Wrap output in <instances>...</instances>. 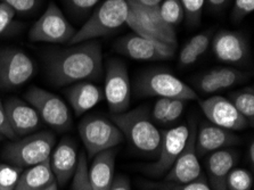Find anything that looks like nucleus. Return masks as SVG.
<instances>
[{
  "label": "nucleus",
  "mask_w": 254,
  "mask_h": 190,
  "mask_svg": "<svg viewBox=\"0 0 254 190\" xmlns=\"http://www.w3.org/2000/svg\"><path fill=\"white\" fill-rule=\"evenodd\" d=\"M15 11L7 6L6 3L0 2V34H2L8 29V26L13 22Z\"/></svg>",
  "instance_id": "obj_39"
},
{
  "label": "nucleus",
  "mask_w": 254,
  "mask_h": 190,
  "mask_svg": "<svg viewBox=\"0 0 254 190\" xmlns=\"http://www.w3.org/2000/svg\"><path fill=\"white\" fill-rule=\"evenodd\" d=\"M243 72L232 67H217L199 75L195 81V86L205 95L228 89L245 80Z\"/></svg>",
  "instance_id": "obj_21"
},
{
  "label": "nucleus",
  "mask_w": 254,
  "mask_h": 190,
  "mask_svg": "<svg viewBox=\"0 0 254 190\" xmlns=\"http://www.w3.org/2000/svg\"><path fill=\"white\" fill-rule=\"evenodd\" d=\"M36 66L29 55L17 48L0 49V88L13 90L33 76Z\"/></svg>",
  "instance_id": "obj_11"
},
{
  "label": "nucleus",
  "mask_w": 254,
  "mask_h": 190,
  "mask_svg": "<svg viewBox=\"0 0 254 190\" xmlns=\"http://www.w3.org/2000/svg\"><path fill=\"white\" fill-rule=\"evenodd\" d=\"M51 169L59 186L66 185L74 174L78 164V149L74 141L70 138H64L53 149L51 157Z\"/></svg>",
  "instance_id": "obj_18"
},
{
  "label": "nucleus",
  "mask_w": 254,
  "mask_h": 190,
  "mask_svg": "<svg viewBox=\"0 0 254 190\" xmlns=\"http://www.w3.org/2000/svg\"><path fill=\"white\" fill-rule=\"evenodd\" d=\"M159 11L163 21L175 29L184 21L185 13L179 0H163L159 6Z\"/></svg>",
  "instance_id": "obj_26"
},
{
  "label": "nucleus",
  "mask_w": 254,
  "mask_h": 190,
  "mask_svg": "<svg viewBox=\"0 0 254 190\" xmlns=\"http://www.w3.org/2000/svg\"><path fill=\"white\" fill-rule=\"evenodd\" d=\"M201 110L211 124L230 131L243 130L249 123L229 99L221 96H211L202 100Z\"/></svg>",
  "instance_id": "obj_15"
},
{
  "label": "nucleus",
  "mask_w": 254,
  "mask_h": 190,
  "mask_svg": "<svg viewBox=\"0 0 254 190\" xmlns=\"http://www.w3.org/2000/svg\"><path fill=\"white\" fill-rule=\"evenodd\" d=\"M172 99L169 98H159L157 102L154 104V107L152 110L151 113V119L153 121H155L157 123L162 124L163 120L165 118V115L168 113L169 106H170Z\"/></svg>",
  "instance_id": "obj_37"
},
{
  "label": "nucleus",
  "mask_w": 254,
  "mask_h": 190,
  "mask_svg": "<svg viewBox=\"0 0 254 190\" xmlns=\"http://www.w3.org/2000/svg\"><path fill=\"white\" fill-rule=\"evenodd\" d=\"M110 190H131V188L129 180L126 177H118L117 179H114Z\"/></svg>",
  "instance_id": "obj_41"
},
{
  "label": "nucleus",
  "mask_w": 254,
  "mask_h": 190,
  "mask_svg": "<svg viewBox=\"0 0 254 190\" xmlns=\"http://www.w3.org/2000/svg\"><path fill=\"white\" fill-rule=\"evenodd\" d=\"M230 0H205L207 6L210 7V9L213 11H221L224 10L227 5H228Z\"/></svg>",
  "instance_id": "obj_42"
},
{
  "label": "nucleus",
  "mask_w": 254,
  "mask_h": 190,
  "mask_svg": "<svg viewBox=\"0 0 254 190\" xmlns=\"http://www.w3.org/2000/svg\"><path fill=\"white\" fill-rule=\"evenodd\" d=\"M212 48L218 60L227 64L243 65L250 58L249 42L237 31H218L212 39Z\"/></svg>",
  "instance_id": "obj_16"
},
{
  "label": "nucleus",
  "mask_w": 254,
  "mask_h": 190,
  "mask_svg": "<svg viewBox=\"0 0 254 190\" xmlns=\"http://www.w3.org/2000/svg\"><path fill=\"white\" fill-rule=\"evenodd\" d=\"M238 158L234 149L224 148L211 153L206 160L209 186L212 190H227L226 181Z\"/></svg>",
  "instance_id": "obj_20"
},
{
  "label": "nucleus",
  "mask_w": 254,
  "mask_h": 190,
  "mask_svg": "<svg viewBox=\"0 0 254 190\" xmlns=\"http://www.w3.org/2000/svg\"><path fill=\"white\" fill-rule=\"evenodd\" d=\"M3 106L7 120L16 138L29 135L40 127L42 122L40 116L28 102L18 98H9Z\"/></svg>",
  "instance_id": "obj_17"
},
{
  "label": "nucleus",
  "mask_w": 254,
  "mask_h": 190,
  "mask_svg": "<svg viewBox=\"0 0 254 190\" xmlns=\"http://www.w3.org/2000/svg\"><path fill=\"white\" fill-rule=\"evenodd\" d=\"M68 103L76 115H82L94 108L104 98L102 89L96 84L82 81L73 83L66 90Z\"/></svg>",
  "instance_id": "obj_23"
},
{
  "label": "nucleus",
  "mask_w": 254,
  "mask_h": 190,
  "mask_svg": "<svg viewBox=\"0 0 254 190\" xmlns=\"http://www.w3.org/2000/svg\"><path fill=\"white\" fill-rule=\"evenodd\" d=\"M254 10V0H234L232 10V21L238 23L252 14Z\"/></svg>",
  "instance_id": "obj_33"
},
{
  "label": "nucleus",
  "mask_w": 254,
  "mask_h": 190,
  "mask_svg": "<svg viewBox=\"0 0 254 190\" xmlns=\"http://www.w3.org/2000/svg\"><path fill=\"white\" fill-rule=\"evenodd\" d=\"M186 106V102L182 99H172L170 106H169L168 113L165 115L162 124H169L178 120L182 116L183 112Z\"/></svg>",
  "instance_id": "obj_36"
},
{
  "label": "nucleus",
  "mask_w": 254,
  "mask_h": 190,
  "mask_svg": "<svg viewBox=\"0 0 254 190\" xmlns=\"http://www.w3.org/2000/svg\"><path fill=\"white\" fill-rule=\"evenodd\" d=\"M3 138H5V137H3V135L0 134V141H2V140H3Z\"/></svg>",
  "instance_id": "obj_46"
},
{
  "label": "nucleus",
  "mask_w": 254,
  "mask_h": 190,
  "mask_svg": "<svg viewBox=\"0 0 254 190\" xmlns=\"http://www.w3.org/2000/svg\"><path fill=\"white\" fill-rule=\"evenodd\" d=\"M72 178V190H94L88 177V162L84 153L79 154L78 164Z\"/></svg>",
  "instance_id": "obj_29"
},
{
  "label": "nucleus",
  "mask_w": 254,
  "mask_h": 190,
  "mask_svg": "<svg viewBox=\"0 0 254 190\" xmlns=\"http://www.w3.org/2000/svg\"><path fill=\"white\" fill-rule=\"evenodd\" d=\"M0 134L3 135L5 138L10 139V140H15L16 139V135H15L13 130H11L8 120H7L5 106H3V103L1 100H0Z\"/></svg>",
  "instance_id": "obj_40"
},
{
  "label": "nucleus",
  "mask_w": 254,
  "mask_h": 190,
  "mask_svg": "<svg viewBox=\"0 0 254 190\" xmlns=\"http://www.w3.org/2000/svg\"><path fill=\"white\" fill-rule=\"evenodd\" d=\"M129 10L127 0H105L76 31L68 45L110 36L126 24Z\"/></svg>",
  "instance_id": "obj_3"
},
{
  "label": "nucleus",
  "mask_w": 254,
  "mask_h": 190,
  "mask_svg": "<svg viewBox=\"0 0 254 190\" xmlns=\"http://www.w3.org/2000/svg\"><path fill=\"white\" fill-rule=\"evenodd\" d=\"M145 187L149 190H212L206 179L202 176L199 179L188 184H176V182H146Z\"/></svg>",
  "instance_id": "obj_27"
},
{
  "label": "nucleus",
  "mask_w": 254,
  "mask_h": 190,
  "mask_svg": "<svg viewBox=\"0 0 254 190\" xmlns=\"http://www.w3.org/2000/svg\"><path fill=\"white\" fill-rule=\"evenodd\" d=\"M75 32L76 31L64 16L60 7L51 2L45 13L29 31V39L32 42L68 44Z\"/></svg>",
  "instance_id": "obj_9"
},
{
  "label": "nucleus",
  "mask_w": 254,
  "mask_h": 190,
  "mask_svg": "<svg viewBox=\"0 0 254 190\" xmlns=\"http://www.w3.org/2000/svg\"><path fill=\"white\" fill-rule=\"evenodd\" d=\"M230 102L241 115L248 121L249 126L253 127L254 123V90L252 87L236 91L230 95Z\"/></svg>",
  "instance_id": "obj_25"
},
{
  "label": "nucleus",
  "mask_w": 254,
  "mask_h": 190,
  "mask_svg": "<svg viewBox=\"0 0 254 190\" xmlns=\"http://www.w3.org/2000/svg\"><path fill=\"white\" fill-rule=\"evenodd\" d=\"M188 134H190V129L186 126H178L173 129L163 131L156 161L153 164L146 166L145 172L154 178L164 177L183 152Z\"/></svg>",
  "instance_id": "obj_12"
},
{
  "label": "nucleus",
  "mask_w": 254,
  "mask_h": 190,
  "mask_svg": "<svg viewBox=\"0 0 254 190\" xmlns=\"http://www.w3.org/2000/svg\"><path fill=\"white\" fill-rule=\"evenodd\" d=\"M54 182H56L55 177L51 169V163L47 160L40 164L30 166L21 173L14 190H42Z\"/></svg>",
  "instance_id": "obj_24"
},
{
  "label": "nucleus",
  "mask_w": 254,
  "mask_h": 190,
  "mask_svg": "<svg viewBox=\"0 0 254 190\" xmlns=\"http://www.w3.org/2000/svg\"><path fill=\"white\" fill-rule=\"evenodd\" d=\"M211 37H212V32H211V31H205V32L203 33L196 34V36L191 38L187 44L190 46L191 49H193L196 54H197L198 57H201L206 53V50L210 47Z\"/></svg>",
  "instance_id": "obj_34"
},
{
  "label": "nucleus",
  "mask_w": 254,
  "mask_h": 190,
  "mask_svg": "<svg viewBox=\"0 0 254 190\" xmlns=\"http://www.w3.org/2000/svg\"><path fill=\"white\" fill-rule=\"evenodd\" d=\"M114 49L121 55L134 61H167L173 57L176 48L151 41L137 34L126 36L114 44Z\"/></svg>",
  "instance_id": "obj_13"
},
{
  "label": "nucleus",
  "mask_w": 254,
  "mask_h": 190,
  "mask_svg": "<svg viewBox=\"0 0 254 190\" xmlns=\"http://www.w3.org/2000/svg\"><path fill=\"white\" fill-rule=\"evenodd\" d=\"M55 145L56 137L52 132L31 133L9 142L3 150V157L18 168H30L49 160Z\"/></svg>",
  "instance_id": "obj_5"
},
{
  "label": "nucleus",
  "mask_w": 254,
  "mask_h": 190,
  "mask_svg": "<svg viewBox=\"0 0 254 190\" xmlns=\"http://www.w3.org/2000/svg\"><path fill=\"white\" fill-rule=\"evenodd\" d=\"M129 5V15L126 24L134 34L151 41L171 46L177 49L176 30L168 25L161 17L159 7L148 8L137 0H127Z\"/></svg>",
  "instance_id": "obj_4"
},
{
  "label": "nucleus",
  "mask_w": 254,
  "mask_h": 190,
  "mask_svg": "<svg viewBox=\"0 0 254 190\" xmlns=\"http://www.w3.org/2000/svg\"><path fill=\"white\" fill-rule=\"evenodd\" d=\"M0 2L6 3L15 13L29 14L32 13L39 6L40 0H0Z\"/></svg>",
  "instance_id": "obj_35"
},
{
  "label": "nucleus",
  "mask_w": 254,
  "mask_h": 190,
  "mask_svg": "<svg viewBox=\"0 0 254 190\" xmlns=\"http://www.w3.org/2000/svg\"><path fill=\"white\" fill-rule=\"evenodd\" d=\"M238 142L240 138L230 130L213 124H203L196 132L195 149L197 156L202 157L206 154L236 145Z\"/></svg>",
  "instance_id": "obj_19"
},
{
  "label": "nucleus",
  "mask_w": 254,
  "mask_h": 190,
  "mask_svg": "<svg viewBox=\"0 0 254 190\" xmlns=\"http://www.w3.org/2000/svg\"><path fill=\"white\" fill-rule=\"evenodd\" d=\"M249 161L251 163V165H254V142L251 141L250 143V148H249Z\"/></svg>",
  "instance_id": "obj_44"
},
{
  "label": "nucleus",
  "mask_w": 254,
  "mask_h": 190,
  "mask_svg": "<svg viewBox=\"0 0 254 190\" xmlns=\"http://www.w3.org/2000/svg\"><path fill=\"white\" fill-rule=\"evenodd\" d=\"M115 157L117 150L114 148L104 150L94 156L91 165L88 166L91 187L94 190H110L114 181Z\"/></svg>",
  "instance_id": "obj_22"
},
{
  "label": "nucleus",
  "mask_w": 254,
  "mask_h": 190,
  "mask_svg": "<svg viewBox=\"0 0 254 190\" xmlns=\"http://www.w3.org/2000/svg\"><path fill=\"white\" fill-rule=\"evenodd\" d=\"M227 190H251L253 177L244 169H233L227 177Z\"/></svg>",
  "instance_id": "obj_28"
},
{
  "label": "nucleus",
  "mask_w": 254,
  "mask_h": 190,
  "mask_svg": "<svg viewBox=\"0 0 254 190\" xmlns=\"http://www.w3.org/2000/svg\"><path fill=\"white\" fill-rule=\"evenodd\" d=\"M25 100L37 113L41 121L56 131H67L72 127V116L67 105L59 96L39 87H32L25 92Z\"/></svg>",
  "instance_id": "obj_8"
},
{
  "label": "nucleus",
  "mask_w": 254,
  "mask_h": 190,
  "mask_svg": "<svg viewBox=\"0 0 254 190\" xmlns=\"http://www.w3.org/2000/svg\"><path fill=\"white\" fill-rule=\"evenodd\" d=\"M196 132L197 124L193 122L190 129V134L183 152L177 158L175 164L164 176V181L176 182V184H188L199 179L203 176L198 156L195 149Z\"/></svg>",
  "instance_id": "obj_14"
},
{
  "label": "nucleus",
  "mask_w": 254,
  "mask_h": 190,
  "mask_svg": "<svg viewBox=\"0 0 254 190\" xmlns=\"http://www.w3.org/2000/svg\"><path fill=\"white\" fill-rule=\"evenodd\" d=\"M182 3L185 18L190 26L198 25L202 18V11L205 6V0H179Z\"/></svg>",
  "instance_id": "obj_31"
},
{
  "label": "nucleus",
  "mask_w": 254,
  "mask_h": 190,
  "mask_svg": "<svg viewBox=\"0 0 254 190\" xmlns=\"http://www.w3.org/2000/svg\"><path fill=\"white\" fill-rule=\"evenodd\" d=\"M137 92L141 96L157 98L196 100L198 95L193 88L164 69H151L144 72L137 79Z\"/></svg>",
  "instance_id": "obj_6"
},
{
  "label": "nucleus",
  "mask_w": 254,
  "mask_h": 190,
  "mask_svg": "<svg viewBox=\"0 0 254 190\" xmlns=\"http://www.w3.org/2000/svg\"><path fill=\"white\" fill-rule=\"evenodd\" d=\"M137 1L148 8H157L163 0H137Z\"/></svg>",
  "instance_id": "obj_43"
},
{
  "label": "nucleus",
  "mask_w": 254,
  "mask_h": 190,
  "mask_svg": "<svg viewBox=\"0 0 254 190\" xmlns=\"http://www.w3.org/2000/svg\"><path fill=\"white\" fill-rule=\"evenodd\" d=\"M198 55L196 54L188 44H186L180 50L179 54V65L182 67H187L195 64L198 60Z\"/></svg>",
  "instance_id": "obj_38"
},
{
  "label": "nucleus",
  "mask_w": 254,
  "mask_h": 190,
  "mask_svg": "<svg viewBox=\"0 0 254 190\" xmlns=\"http://www.w3.org/2000/svg\"><path fill=\"white\" fill-rule=\"evenodd\" d=\"M22 168L13 164H0V190H14L20 179Z\"/></svg>",
  "instance_id": "obj_30"
},
{
  "label": "nucleus",
  "mask_w": 254,
  "mask_h": 190,
  "mask_svg": "<svg viewBox=\"0 0 254 190\" xmlns=\"http://www.w3.org/2000/svg\"><path fill=\"white\" fill-rule=\"evenodd\" d=\"M64 1L72 14L86 16L97 6L99 0H64Z\"/></svg>",
  "instance_id": "obj_32"
},
{
  "label": "nucleus",
  "mask_w": 254,
  "mask_h": 190,
  "mask_svg": "<svg viewBox=\"0 0 254 190\" xmlns=\"http://www.w3.org/2000/svg\"><path fill=\"white\" fill-rule=\"evenodd\" d=\"M104 97L112 114L127 112L131 102V86L126 64L118 58L106 63Z\"/></svg>",
  "instance_id": "obj_10"
},
{
  "label": "nucleus",
  "mask_w": 254,
  "mask_h": 190,
  "mask_svg": "<svg viewBox=\"0 0 254 190\" xmlns=\"http://www.w3.org/2000/svg\"><path fill=\"white\" fill-rule=\"evenodd\" d=\"M111 119L137 152L147 157H157L162 132L154 126L147 107L142 106L121 114H112Z\"/></svg>",
  "instance_id": "obj_2"
},
{
  "label": "nucleus",
  "mask_w": 254,
  "mask_h": 190,
  "mask_svg": "<svg viewBox=\"0 0 254 190\" xmlns=\"http://www.w3.org/2000/svg\"><path fill=\"white\" fill-rule=\"evenodd\" d=\"M79 134L90 158L104 150L114 148L125 140L120 129L101 116L83 119L79 124Z\"/></svg>",
  "instance_id": "obj_7"
},
{
  "label": "nucleus",
  "mask_w": 254,
  "mask_h": 190,
  "mask_svg": "<svg viewBox=\"0 0 254 190\" xmlns=\"http://www.w3.org/2000/svg\"><path fill=\"white\" fill-rule=\"evenodd\" d=\"M42 190H59V185H57L56 182H54V184H52L51 186H48L47 188H45Z\"/></svg>",
  "instance_id": "obj_45"
},
{
  "label": "nucleus",
  "mask_w": 254,
  "mask_h": 190,
  "mask_svg": "<svg viewBox=\"0 0 254 190\" xmlns=\"http://www.w3.org/2000/svg\"><path fill=\"white\" fill-rule=\"evenodd\" d=\"M48 79L56 87L97 80L103 72V54L99 42L90 40L70 48L51 49L45 56Z\"/></svg>",
  "instance_id": "obj_1"
}]
</instances>
